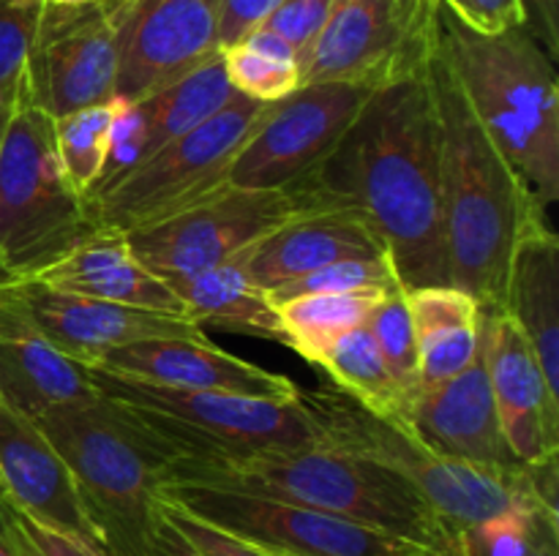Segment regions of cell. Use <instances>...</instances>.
<instances>
[{
    "mask_svg": "<svg viewBox=\"0 0 559 556\" xmlns=\"http://www.w3.org/2000/svg\"><path fill=\"white\" fill-rule=\"evenodd\" d=\"M306 213L293 189H224L126 234L131 254L158 278H180L240 259Z\"/></svg>",
    "mask_w": 559,
    "mask_h": 556,
    "instance_id": "obj_12",
    "label": "cell"
},
{
    "mask_svg": "<svg viewBox=\"0 0 559 556\" xmlns=\"http://www.w3.org/2000/svg\"><path fill=\"white\" fill-rule=\"evenodd\" d=\"M222 60L235 93L254 101H282L300 87V60L295 49L262 25L222 49Z\"/></svg>",
    "mask_w": 559,
    "mask_h": 556,
    "instance_id": "obj_30",
    "label": "cell"
},
{
    "mask_svg": "<svg viewBox=\"0 0 559 556\" xmlns=\"http://www.w3.org/2000/svg\"><path fill=\"white\" fill-rule=\"evenodd\" d=\"M429 80L440 120L448 283L473 294L484 311L502 309L519 240L549 216L475 118L440 44L429 60Z\"/></svg>",
    "mask_w": 559,
    "mask_h": 556,
    "instance_id": "obj_2",
    "label": "cell"
},
{
    "mask_svg": "<svg viewBox=\"0 0 559 556\" xmlns=\"http://www.w3.org/2000/svg\"><path fill=\"white\" fill-rule=\"evenodd\" d=\"M371 338L385 360L393 379L402 385L407 396L418 401L420 396V368H418V343H415L413 316L407 305V287H393L382 294L366 319Z\"/></svg>",
    "mask_w": 559,
    "mask_h": 556,
    "instance_id": "obj_32",
    "label": "cell"
},
{
    "mask_svg": "<svg viewBox=\"0 0 559 556\" xmlns=\"http://www.w3.org/2000/svg\"><path fill=\"white\" fill-rule=\"evenodd\" d=\"M413 431L442 456L486 469H516L508 450L486 374L484 352L451 379L420 390L413 409Z\"/></svg>",
    "mask_w": 559,
    "mask_h": 556,
    "instance_id": "obj_21",
    "label": "cell"
},
{
    "mask_svg": "<svg viewBox=\"0 0 559 556\" xmlns=\"http://www.w3.org/2000/svg\"><path fill=\"white\" fill-rule=\"evenodd\" d=\"M131 0L41 5L25 69V101L63 118L115 98L118 33Z\"/></svg>",
    "mask_w": 559,
    "mask_h": 556,
    "instance_id": "obj_13",
    "label": "cell"
},
{
    "mask_svg": "<svg viewBox=\"0 0 559 556\" xmlns=\"http://www.w3.org/2000/svg\"><path fill=\"white\" fill-rule=\"evenodd\" d=\"M0 499L33 521L98 545L80 488L36 420L0 398Z\"/></svg>",
    "mask_w": 559,
    "mask_h": 556,
    "instance_id": "obj_19",
    "label": "cell"
},
{
    "mask_svg": "<svg viewBox=\"0 0 559 556\" xmlns=\"http://www.w3.org/2000/svg\"><path fill=\"white\" fill-rule=\"evenodd\" d=\"M0 556H20V554H16L14 543H11L9 532L3 529V523H0Z\"/></svg>",
    "mask_w": 559,
    "mask_h": 556,
    "instance_id": "obj_42",
    "label": "cell"
},
{
    "mask_svg": "<svg viewBox=\"0 0 559 556\" xmlns=\"http://www.w3.org/2000/svg\"><path fill=\"white\" fill-rule=\"evenodd\" d=\"M317 365L331 376L336 390L358 401L366 412L413 431L415 398L393 379L369 327L360 325L338 336Z\"/></svg>",
    "mask_w": 559,
    "mask_h": 556,
    "instance_id": "obj_28",
    "label": "cell"
},
{
    "mask_svg": "<svg viewBox=\"0 0 559 556\" xmlns=\"http://www.w3.org/2000/svg\"><path fill=\"white\" fill-rule=\"evenodd\" d=\"M158 496L282 556H462L314 507L197 483H164Z\"/></svg>",
    "mask_w": 559,
    "mask_h": 556,
    "instance_id": "obj_10",
    "label": "cell"
},
{
    "mask_svg": "<svg viewBox=\"0 0 559 556\" xmlns=\"http://www.w3.org/2000/svg\"><path fill=\"white\" fill-rule=\"evenodd\" d=\"M300 398L314 420L317 445L369 458L396 472L429 501L456 537L506 512L540 507L530 491L524 463L516 469H486L442 456L415 431L366 412L336 387L300 390Z\"/></svg>",
    "mask_w": 559,
    "mask_h": 556,
    "instance_id": "obj_6",
    "label": "cell"
},
{
    "mask_svg": "<svg viewBox=\"0 0 559 556\" xmlns=\"http://www.w3.org/2000/svg\"><path fill=\"white\" fill-rule=\"evenodd\" d=\"M502 311L524 333L546 382L559 396V240L549 218L535 221L519 240Z\"/></svg>",
    "mask_w": 559,
    "mask_h": 556,
    "instance_id": "obj_25",
    "label": "cell"
},
{
    "mask_svg": "<svg viewBox=\"0 0 559 556\" xmlns=\"http://www.w3.org/2000/svg\"><path fill=\"white\" fill-rule=\"evenodd\" d=\"M369 256H385V249L364 218L344 207H325L300 213L262 238L240 256V265L257 287L271 292L333 262Z\"/></svg>",
    "mask_w": 559,
    "mask_h": 556,
    "instance_id": "obj_22",
    "label": "cell"
},
{
    "mask_svg": "<svg viewBox=\"0 0 559 556\" xmlns=\"http://www.w3.org/2000/svg\"><path fill=\"white\" fill-rule=\"evenodd\" d=\"M267 104L235 96L227 107L142 161L91 202L96 229L129 234L227 185V172Z\"/></svg>",
    "mask_w": 559,
    "mask_h": 556,
    "instance_id": "obj_9",
    "label": "cell"
},
{
    "mask_svg": "<svg viewBox=\"0 0 559 556\" xmlns=\"http://www.w3.org/2000/svg\"><path fill=\"white\" fill-rule=\"evenodd\" d=\"M93 368L112 371L173 390H222L240 396L295 398L300 387L289 376L224 352L207 338H153L112 349Z\"/></svg>",
    "mask_w": 559,
    "mask_h": 556,
    "instance_id": "obj_20",
    "label": "cell"
},
{
    "mask_svg": "<svg viewBox=\"0 0 559 556\" xmlns=\"http://www.w3.org/2000/svg\"><path fill=\"white\" fill-rule=\"evenodd\" d=\"M164 483H197L314 507L382 532L459 554V537L391 469L322 445L267 447L243 456L175 458Z\"/></svg>",
    "mask_w": 559,
    "mask_h": 556,
    "instance_id": "obj_3",
    "label": "cell"
},
{
    "mask_svg": "<svg viewBox=\"0 0 559 556\" xmlns=\"http://www.w3.org/2000/svg\"><path fill=\"white\" fill-rule=\"evenodd\" d=\"M480 352L508 450L519 463L555 458L559 452V396L546 382L524 333L502 309L484 311Z\"/></svg>",
    "mask_w": 559,
    "mask_h": 556,
    "instance_id": "obj_18",
    "label": "cell"
},
{
    "mask_svg": "<svg viewBox=\"0 0 559 556\" xmlns=\"http://www.w3.org/2000/svg\"><path fill=\"white\" fill-rule=\"evenodd\" d=\"M331 3L333 0H282L267 14L262 27L282 36L295 49L298 60H304V55L309 52L311 44L317 41V36L325 27L328 14H331Z\"/></svg>",
    "mask_w": 559,
    "mask_h": 556,
    "instance_id": "obj_36",
    "label": "cell"
},
{
    "mask_svg": "<svg viewBox=\"0 0 559 556\" xmlns=\"http://www.w3.org/2000/svg\"><path fill=\"white\" fill-rule=\"evenodd\" d=\"M0 523L9 532L20 556H107L102 548L76 537V534L33 521L31 516L14 510L3 499H0Z\"/></svg>",
    "mask_w": 559,
    "mask_h": 556,
    "instance_id": "obj_35",
    "label": "cell"
},
{
    "mask_svg": "<svg viewBox=\"0 0 559 556\" xmlns=\"http://www.w3.org/2000/svg\"><path fill=\"white\" fill-rule=\"evenodd\" d=\"M33 420L63 456L104 554L151 556L167 450L123 407L98 392Z\"/></svg>",
    "mask_w": 559,
    "mask_h": 556,
    "instance_id": "obj_5",
    "label": "cell"
},
{
    "mask_svg": "<svg viewBox=\"0 0 559 556\" xmlns=\"http://www.w3.org/2000/svg\"><path fill=\"white\" fill-rule=\"evenodd\" d=\"M519 556H559V512H535L530 521L527 543Z\"/></svg>",
    "mask_w": 559,
    "mask_h": 556,
    "instance_id": "obj_40",
    "label": "cell"
},
{
    "mask_svg": "<svg viewBox=\"0 0 559 556\" xmlns=\"http://www.w3.org/2000/svg\"><path fill=\"white\" fill-rule=\"evenodd\" d=\"M169 289L178 294L183 314L197 325H211L227 333L265 338L287 347L276 305L267 298L265 289L257 287L246 276L240 259L194 276L167 278Z\"/></svg>",
    "mask_w": 559,
    "mask_h": 556,
    "instance_id": "obj_27",
    "label": "cell"
},
{
    "mask_svg": "<svg viewBox=\"0 0 559 556\" xmlns=\"http://www.w3.org/2000/svg\"><path fill=\"white\" fill-rule=\"evenodd\" d=\"M235 96L238 93L229 85L222 52H216L205 63L191 69L189 74L147 93V96L134 98V101L120 98L107 164H104V172L87 205L104 191L112 189L115 183H120L126 174L134 172L142 161L156 156L169 142L180 140L191 129L205 123Z\"/></svg>",
    "mask_w": 559,
    "mask_h": 556,
    "instance_id": "obj_17",
    "label": "cell"
},
{
    "mask_svg": "<svg viewBox=\"0 0 559 556\" xmlns=\"http://www.w3.org/2000/svg\"><path fill=\"white\" fill-rule=\"evenodd\" d=\"M93 396L91 368L49 343L0 287V398L36 418Z\"/></svg>",
    "mask_w": 559,
    "mask_h": 556,
    "instance_id": "obj_23",
    "label": "cell"
},
{
    "mask_svg": "<svg viewBox=\"0 0 559 556\" xmlns=\"http://www.w3.org/2000/svg\"><path fill=\"white\" fill-rule=\"evenodd\" d=\"M216 52L218 0H131L118 33L115 96H147Z\"/></svg>",
    "mask_w": 559,
    "mask_h": 556,
    "instance_id": "obj_16",
    "label": "cell"
},
{
    "mask_svg": "<svg viewBox=\"0 0 559 556\" xmlns=\"http://www.w3.org/2000/svg\"><path fill=\"white\" fill-rule=\"evenodd\" d=\"M0 287L25 311L27 319L49 343L87 368L102 363L104 354L112 349L136 341L207 338L189 316L126 309V305L104 303V300L80 298V294L47 287L36 278H16V281H3Z\"/></svg>",
    "mask_w": 559,
    "mask_h": 556,
    "instance_id": "obj_15",
    "label": "cell"
},
{
    "mask_svg": "<svg viewBox=\"0 0 559 556\" xmlns=\"http://www.w3.org/2000/svg\"><path fill=\"white\" fill-rule=\"evenodd\" d=\"M399 276L388 256H369V259H342L333 265L311 270L306 276L293 278L282 287L271 289L267 298L273 303H284L300 294H344V292H388L399 287Z\"/></svg>",
    "mask_w": 559,
    "mask_h": 556,
    "instance_id": "obj_33",
    "label": "cell"
},
{
    "mask_svg": "<svg viewBox=\"0 0 559 556\" xmlns=\"http://www.w3.org/2000/svg\"><path fill=\"white\" fill-rule=\"evenodd\" d=\"M98 396L123 407L175 458L243 456L267 447L317 445L304 398L173 390L104 368H91Z\"/></svg>",
    "mask_w": 559,
    "mask_h": 556,
    "instance_id": "obj_7",
    "label": "cell"
},
{
    "mask_svg": "<svg viewBox=\"0 0 559 556\" xmlns=\"http://www.w3.org/2000/svg\"><path fill=\"white\" fill-rule=\"evenodd\" d=\"M407 305L418 343L420 390L462 374L478 358L484 309L473 294L435 283L407 289Z\"/></svg>",
    "mask_w": 559,
    "mask_h": 556,
    "instance_id": "obj_26",
    "label": "cell"
},
{
    "mask_svg": "<svg viewBox=\"0 0 559 556\" xmlns=\"http://www.w3.org/2000/svg\"><path fill=\"white\" fill-rule=\"evenodd\" d=\"M158 507L167 516V521L200 551L202 556H271L262 548H257L249 540L238 537V534L227 532V529L216 527V523L205 521V518H197L191 512L180 510V507L169 505L167 499L158 496Z\"/></svg>",
    "mask_w": 559,
    "mask_h": 556,
    "instance_id": "obj_37",
    "label": "cell"
},
{
    "mask_svg": "<svg viewBox=\"0 0 559 556\" xmlns=\"http://www.w3.org/2000/svg\"><path fill=\"white\" fill-rule=\"evenodd\" d=\"M282 0H218V49L238 44L260 27Z\"/></svg>",
    "mask_w": 559,
    "mask_h": 556,
    "instance_id": "obj_39",
    "label": "cell"
},
{
    "mask_svg": "<svg viewBox=\"0 0 559 556\" xmlns=\"http://www.w3.org/2000/svg\"><path fill=\"white\" fill-rule=\"evenodd\" d=\"M44 5H74V3H85V0H41Z\"/></svg>",
    "mask_w": 559,
    "mask_h": 556,
    "instance_id": "obj_44",
    "label": "cell"
},
{
    "mask_svg": "<svg viewBox=\"0 0 559 556\" xmlns=\"http://www.w3.org/2000/svg\"><path fill=\"white\" fill-rule=\"evenodd\" d=\"M91 232V205L60 169L52 118L22 98L0 134V273L38 276Z\"/></svg>",
    "mask_w": 559,
    "mask_h": 556,
    "instance_id": "obj_8",
    "label": "cell"
},
{
    "mask_svg": "<svg viewBox=\"0 0 559 556\" xmlns=\"http://www.w3.org/2000/svg\"><path fill=\"white\" fill-rule=\"evenodd\" d=\"M265 554H271V551H265ZM271 556H282V554H271Z\"/></svg>",
    "mask_w": 559,
    "mask_h": 556,
    "instance_id": "obj_45",
    "label": "cell"
},
{
    "mask_svg": "<svg viewBox=\"0 0 559 556\" xmlns=\"http://www.w3.org/2000/svg\"><path fill=\"white\" fill-rule=\"evenodd\" d=\"M437 44L475 118L544 210L559 200V87L555 60L524 27L469 31L440 5Z\"/></svg>",
    "mask_w": 559,
    "mask_h": 556,
    "instance_id": "obj_4",
    "label": "cell"
},
{
    "mask_svg": "<svg viewBox=\"0 0 559 556\" xmlns=\"http://www.w3.org/2000/svg\"><path fill=\"white\" fill-rule=\"evenodd\" d=\"M118 109L120 98L115 96L104 104H91V107H82L76 112L52 120L60 169H63L71 189L85 200H91L93 189L104 172V164H107Z\"/></svg>",
    "mask_w": 559,
    "mask_h": 556,
    "instance_id": "obj_31",
    "label": "cell"
},
{
    "mask_svg": "<svg viewBox=\"0 0 559 556\" xmlns=\"http://www.w3.org/2000/svg\"><path fill=\"white\" fill-rule=\"evenodd\" d=\"M11 107H14V104H9V101H0V134H3V125H5V118H9ZM3 281H9V278H5L3 273H0V283H3Z\"/></svg>",
    "mask_w": 559,
    "mask_h": 556,
    "instance_id": "obj_43",
    "label": "cell"
},
{
    "mask_svg": "<svg viewBox=\"0 0 559 556\" xmlns=\"http://www.w3.org/2000/svg\"><path fill=\"white\" fill-rule=\"evenodd\" d=\"M151 556H202L173 523L167 521V516L158 507V527H156V537H153V551Z\"/></svg>",
    "mask_w": 559,
    "mask_h": 556,
    "instance_id": "obj_41",
    "label": "cell"
},
{
    "mask_svg": "<svg viewBox=\"0 0 559 556\" xmlns=\"http://www.w3.org/2000/svg\"><path fill=\"white\" fill-rule=\"evenodd\" d=\"M437 31L440 0H333L325 27L300 60V85H391L429 65Z\"/></svg>",
    "mask_w": 559,
    "mask_h": 556,
    "instance_id": "obj_11",
    "label": "cell"
},
{
    "mask_svg": "<svg viewBox=\"0 0 559 556\" xmlns=\"http://www.w3.org/2000/svg\"><path fill=\"white\" fill-rule=\"evenodd\" d=\"M377 87L364 82L300 85L293 96L267 104L227 172L235 189H287L309 174L336 142Z\"/></svg>",
    "mask_w": 559,
    "mask_h": 556,
    "instance_id": "obj_14",
    "label": "cell"
},
{
    "mask_svg": "<svg viewBox=\"0 0 559 556\" xmlns=\"http://www.w3.org/2000/svg\"><path fill=\"white\" fill-rule=\"evenodd\" d=\"M33 278L60 292L80 294V298L186 316L169 283L134 259L126 234L109 232V229L91 232L69 254L60 256L55 265Z\"/></svg>",
    "mask_w": 559,
    "mask_h": 556,
    "instance_id": "obj_24",
    "label": "cell"
},
{
    "mask_svg": "<svg viewBox=\"0 0 559 556\" xmlns=\"http://www.w3.org/2000/svg\"><path fill=\"white\" fill-rule=\"evenodd\" d=\"M440 5L469 31L486 33V36L524 27V20H527L524 0H440Z\"/></svg>",
    "mask_w": 559,
    "mask_h": 556,
    "instance_id": "obj_38",
    "label": "cell"
},
{
    "mask_svg": "<svg viewBox=\"0 0 559 556\" xmlns=\"http://www.w3.org/2000/svg\"><path fill=\"white\" fill-rule=\"evenodd\" d=\"M287 189L306 210L358 213L402 287L448 283L440 120L429 65L377 87L336 147Z\"/></svg>",
    "mask_w": 559,
    "mask_h": 556,
    "instance_id": "obj_1",
    "label": "cell"
},
{
    "mask_svg": "<svg viewBox=\"0 0 559 556\" xmlns=\"http://www.w3.org/2000/svg\"><path fill=\"white\" fill-rule=\"evenodd\" d=\"M41 0H0V101L25 98V69Z\"/></svg>",
    "mask_w": 559,
    "mask_h": 556,
    "instance_id": "obj_34",
    "label": "cell"
},
{
    "mask_svg": "<svg viewBox=\"0 0 559 556\" xmlns=\"http://www.w3.org/2000/svg\"><path fill=\"white\" fill-rule=\"evenodd\" d=\"M382 294L385 292L300 294V298H289L273 305H276L287 347L298 352L306 363L317 365L338 336L366 325L371 309Z\"/></svg>",
    "mask_w": 559,
    "mask_h": 556,
    "instance_id": "obj_29",
    "label": "cell"
}]
</instances>
